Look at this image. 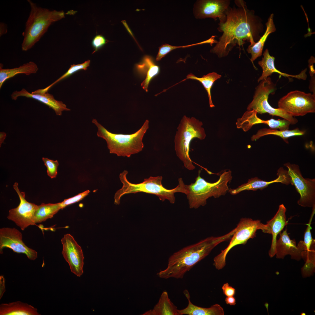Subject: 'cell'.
<instances>
[{"mask_svg":"<svg viewBox=\"0 0 315 315\" xmlns=\"http://www.w3.org/2000/svg\"><path fill=\"white\" fill-rule=\"evenodd\" d=\"M236 6H230L225 19L219 21L218 31L223 33L216 45L210 50L221 58L227 56L237 45L243 48L247 42H257L264 31L262 20L249 9L243 0H235Z\"/></svg>","mask_w":315,"mask_h":315,"instance_id":"cell-1","label":"cell"},{"mask_svg":"<svg viewBox=\"0 0 315 315\" xmlns=\"http://www.w3.org/2000/svg\"><path fill=\"white\" fill-rule=\"evenodd\" d=\"M235 230L222 236L211 237L185 247L174 253L169 258L167 268L157 273L164 279H182L185 274L207 256L217 245L231 238Z\"/></svg>","mask_w":315,"mask_h":315,"instance_id":"cell-2","label":"cell"},{"mask_svg":"<svg viewBox=\"0 0 315 315\" xmlns=\"http://www.w3.org/2000/svg\"><path fill=\"white\" fill-rule=\"evenodd\" d=\"M128 172L125 170L119 175V178L123 186L122 188L116 193L114 197V203L116 205L120 204L121 197L125 194L144 192L154 195L158 196L162 201L168 200L171 204H174L175 198L174 193L180 192L186 195L187 191L186 185L183 182L182 178L178 179V184L175 188L168 189L163 186L162 181V177L161 176H150L145 178L141 183L134 184L129 182L127 178Z\"/></svg>","mask_w":315,"mask_h":315,"instance_id":"cell-3","label":"cell"},{"mask_svg":"<svg viewBox=\"0 0 315 315\" xmlns=\"http://www.w3.org/2000/svg\"><path fill=\"white\" fill-rule=\"evenodd\" d=\"M27 1L30 10L22 33L23 39L21 44L22 49L25 51L31 49L39 41L53 22L65 17L63 10H50L38 6L30 0Z\"/></svg>","mask_w":315,"mask_h":315,"instance_id":"cell-4","label":"cell"},{"mask_svg":"<svg viewBox=\"0 0 315 315\" xmlns=\"http://www.w3.org/2000/svg\"><path fill=\"white\" fill-rule=\"evenodd\" d=\"M92 123L98 128L97 136L105 139L110 153L118 156L130 157L131 155L142 150L144 145L143 137L149 128V121L146 120L141 127L131 134L113 133L104 128L97 120L93 119Z\"/></svg>","mask_w":315,"mask_h":315,"instance_id":"cell-5","label":"cell"},{"mask_svg":"<svg viewBox=\"0 0 315 315\" xmlns=\"http://www.w3.org/2000/svg\"><path fill=\"white\" fill-rule=\"evenodd\" d=\"M200 173L199 170L194 183L186 185V195L190 209H196L205 206L209 197L218 198L225 195L229 189L228 184L232 178L231 171L226 169L223 171L217 181L211 183L202 178Z\"/></svg>","mask_w":315,"mask_h":315,"instance_id":"cell-6","label":"cell"},{"mask_svg":"<svg viewBox=\"0 0 315 315\" xmlns=\"http://www.w3.org/2000/svg\"><path fill=\"white\" fill-rule=\"evenodd\" d=\"M202 122L194 117L184 116L181 120L174 137V149L176 155L184 167L190 170L195 168L189 155L190 145L194 138L203 140L206 134L202 127Z\"/></svg>","mask_w":315,"mask_h":315,"instance_id":"cell-7","label":"cell"},{"mask_svg":"<svg viewBox=\"0 0 315 315\" xmlns=\"http://www.w3.org/2000/svg\"><path fill=\"white\" fill-rule=\"evenodd\" d=\"M260 82L256 88L253 99L248 106L247 110H254L260 114L267 113L287 120L291 125L296 124L298 121L296 118L280 108H273L269 104V95L274 94L276 89L271 78L269 77Z\"/></svg>","mask_w":315,"mask_h":315,"instance_id":"cell-8","label":"cell"},{"mask_svg":"<svg viewBox=\"0 0 315 315\" xmlns=\"http://www.w3.org/2000/svg\"><path fill=\"white\" fill-rule=\"evenodd\" d=\"M263 224L260 221L250 218H242L235 228V232L228 246L214 257V265L218 270L223 268L226 265V258L229 251L239 244H246L248 240L256 237V231L261 230Z\"/></svg>","mask_w":315,"mask_h":315,"instance_id":"cell-9","label":"cell"},{"mask_svg":"<svg viewBox=\"0 0 315 315\" xmlns=\"http://www.w3.org/2000/svg\"><path fill=\"white\" fill-rule=\"evenodd\" d=\"M278 108L293 116L315 112V95L298 90L291 91L281 98Z\"/></svg>","mask_w":315,"mask_h":315,"instance_id":"cell-10","label":"cell"},{"mask_svg":"<svg viewBox=\"0 0 315 315\" xmlns=\"http://www.w3.org/2000/svg\"><path fill=\"white\" fill-rule=\"evenodd\" d=\"M284 165L288 169L290 184L295 186L300 195L298 204L303 207L315 206V179L304 178L297 164L287 162Z\"/></svg>","mask_w":315,"mask_h":315,"instance_id":"cell-11","label":"cell"},{"mask_svg":"<svg viewBox=\"0 0 315 315\" xmlns=\"http://www.w3.org/2000/svg\"><path fill=\"white\" fill-rule=\"evenodd\" d=\"M13 188L18 195L20 203L17 207L9 211L7 218L23 230L29 226L35 224L34 214L38 205L26 200L25 192L20 191L18 183H14Z\"/></svg>","mask_w":315,"mask_h":315,"instance_id":"cell-12","label":"cell"},{"mask_svg":"<svg viewBox=\"0 0 315 315\" xmlns=\"http://www.w3.org/2000/svg\"><path fill=\"white\" fill-rule=\"evenodd\" d=\"M21 233L15 228L4 227L0 229V253L2 254L5 248L11 249L14 252L25 254L32 260L38 257L37 252L27 247L23 242Z\"/></svg>","mask_w":315,"mask_h":315,"instance_id":"cell-13","label":"cell"},{"mask_svg":"<svg viewBox=\"0 0 315 315\" xmlns=\"http://www.w3.org/2000/svg\"><path fill=\"white\" fill-rule=\"evenodd\" d=\"M62 254L68 263L71 272L77 276L83 273L84 256L81 247L70 234H65L61 240Z\"/></svg>","mask_w":315,"mask_h":315,"instance_id":"cell-14","label":"cell"},{"mask_svg":"<svg viewBox=\"0 0 315 315\" xmlns=\"http://www.w3.org/2000/svg\"><path fill=\"white\" fill-rule=\"evenodd\" d=\"M230 0H202L199 1L195 9L196 17L199 19L211 18L219 21L224 20L230 6Z\"/></svg>","mask_w":315,"mask_h":315,"instance_id":"cell-15","label":"cell"},{"mask_svg":"<svg viewBox=\"0 0 315 315\" xmlns=\"http://www.w3.org/2000/svg\"><path fill=\"white\" fill-rule=\"evenodd\" d=\"M286 208L283 204L279 206L278 210L274 217L267 222L266 224H263L262 232L271 234L272 239L270 249L269 251V255L270 258L274 257L276 253V244L277 237L288 224L286 215Z\"/></svg>","mask_w":315,"mask_h":315,"instance_id":"cell-16","label":"cell"},{"mask_svg":"<svg viewBox=\"0 0 315 315\" xmlns=\"http://www.w3.org/2000/svg\"><path fill=\"white\" fill-rule=\"evenodd\" d=\"M277 175L278 176L277 178L269 181H263L256 177L252 178L249 179L246 183L242 184L237 188L229 189L228 192L231 195H235L244 190L255 191L258 189L262 190L270 184L280 182L286 185L290 184L291 179L288 170L281 167L278 170Z\"/></svg>","mask_w":315,"mask_h":315,"instance_id":"cell-17","label":"cell"},{"mask_svg":"<svg viewBox=\"0 0 315 315\" xmlns=\"http://www.w3.org/2000/svg\"><path fill=\"white\" fill-rule=\"evenodd\" d=\"M13 100H16L19 97L22 96L32 98L43 103L52 108L57 115L61 116L63 111H69L70 110L66 107V105L62 102L56 100L53 95L48 92L44 93H30L24 88L20 91H15L11 95Z\"/></svg>","mask_w":315,"mask_h":315,"instance_id":"cell-18","label":"cell"},{"mask_svg":"<svg viewBox=\"0 0 315 315\" xmlns=\"http://www.w3.org/2000/svg\"><path fill=\"white\" fill-rule=\"evenodd\" d=\"M279 234L280 238L277 240L276 244V258L283 259L286 256L289 255L292 259L300 260L302 259V251L296 246L295 240L290 239L287 228Z\"/></svg>","mask_w":315,"mask_h":315,"instance_id":"cell-19","label":"cell"},{"mask_svg":"<svg viewBox=\"0 0 315 315\" xmlns=\"http://www.w3.org/2000/svg\"><path fill=\"white\" fill-rule=\"evenodd\" d=\"M263 55V57L262 60L258 62V64L262 68V71L261 76L258 80V82L266 79L273 73H278L281 76L287 77H291L304 80L306 79V69H304L300 74L296 75H290L283 73L276 68L274 65L275 58L270 55L267 49L265 50Z\"/></svg>","mask_w":315,"mask_h":315,"instance_id":"cell-20","label":"cell"},{"mask_svg":"<svg viewBox=\"0 0 315 315\" xmlns=\"http://www.w3.org/2000/svg\"><path fill=\"white\" fill-rule=\"evenodd\" d=\"M135 66L138 73L141 76H145V79L141 85L147 92L150 81L160 72L159 67L156 64L152 57L147 55L143 57L140 63L136 64Z\"/></svg>","mask_w":315,"mask_h":315,"instance_id":"cell-21","label":"cell"},{"mask_svg":"<svg viewBox=\"0 0 315 315\" xmlns=\"http://www.w3.org/2000/svg\"><path fill=\"white\" fill-rule=\"evenodd\" d=\"M183 293L188 301L187 306L183 309L179 310L180 315H224V311L223 308L219 304H214L209 308H204L193 304L190 300L189 293L187 290H184Z\"/></svg>","mask_w":315,"mask_h":315,"instance_id":"cell-22","label":"cell"},{"mask_svg":"<svg viewBox=\"0 0 315 315\" xmlns=\"http://www.w3.org/2000/svg\"><path fill=\"white\" fill-rule=\"evenodd\" d=\"M0 315H40L37 308L27 303L17 301L0 305Z\"/></svg>","mask_w":315,"mask_h":315,"instance_id":"cell-23","label":"cell"},{"mask_svg":"<svg viewBox=\"0 0 315 315\" xmlns=\"http://www.w3.org/2000/svg\"><path fill=\"white\" fill-rule=\"evenodd\" d=\"M142 315H180L179 309L169 298L167 292L164 291L161 294L158 303L153 309H150Z\"/></svg>","mask_w":315,"mask_h":315,"instance_id":"cell-24","label":"cell"},{"mask_svg":"<svg viewBox=\"0 0 315 315\" xmlns=\"http://www.w3.org/2000/svg\"><path fill=\"white\" fill-rule=\"evenodd\" d=\"M273 17L274 14L272 13L268 18L265 24L266 29L263 35L257 42L250 44L246 49L248 53L251 55L250 60L252 62L262 55L264 45L267 38L271 33L275 32L276 30L273 21Z\"/></svg>","mask_w":315,"mask_h":315,"instance_id":"cell-25","label":"cell"},{"mask_svg":"<svg viewBox=\"0 0 315 315\" xmlns=\"http://www.w3.org/2000/svg\"><path fill=\"white\" fill-rule=\"evenodd\" d=\"M2 64L0 66V88L4 83L7 79L19 74H24L29 75L35 74L38 69L37 65L30 61L17 67L12 69H3Z\"/></svg>","mask_w":315,"mask_h":315,"instance_id":"cell-26","label":"cell"},{"mask_svg":"<svg viewBox=\"0 0 315 315\" xmlns=\"http://www.w3.org/2000/svg\"><path fill=\"white\" fill-rule=\"evenodd\" d=\"M305 133V131L300 130L298 128L293 130L284 131L263 128L258 130L256 134L253 135L251 138V140L252 141H254L264 136L270 135H275L280 137L286 143L288 144V139L289 137L294 136L302 135Z\"/></svg>","mask_w":315,"mask_h":315,"instance_id":"cell-27","label":"cell"},{"mask_svg":"<svg viewBox=\"0 0 315 315\" xmlns=\"http://www.w3.org/2000/svg\"><path fill=\"white\" fill-rule=\"evenodd\" d=\"M62 209L60 202L55 203H42L38 206L34 215L35 224L44 222L52 218Z\"/></svg>","mask_w":315,"mask_h":315,"instance_id":"cell-28","label":"cell"},{"mask_svg":"<svg viewBox=\"0 0 315 315\" xmlns=\"http://www.w3.org/2000/svg\"><path fill=\"white\" fill-rule=\"evenodd\" d=\"M221 77V75L215 72L209 73L201 78L197 77L192 74H190L186 76V78L183 80L181 82L187 79H191L198 80L201 83L207 92L210 107L212 108L214 107L215 106L213 104L212 101L211 89L214 82L220 78Z\"/></svg>","mask_w":315,"mask_h":315,"instance_id":"cell-29","label":"cell"},{"mask_svg":"<svg viewBox=\"0 0 315 315\" xmlns=\"http://www.w3.org/2000/svg\"><path fill=\"white\" fill-rule=\"evenodd\" d=\"M315 248L309 251L302 252L301 257L305 263L301 268L302 276L303 278L312 276L315 272Z\"/></svg>","mask_w":315,"mask_h":315,"instance_id":"cell-30","label":"cell"},{"mask_svg":"<svg viewBox=\"0 0 315 315\" xmlns=\"http://www.w3.org/2000/svg\"><path fill=\"white\" fill-rule=\"evenodd\" d=\"M257 113L254 110H247L241 118L237 119L236 123L237 127L242 129L245 132L249 130L253 125L256 124Z\"/></svg>","mask_w":315,"mask_h":315,"instance_id":"cell-31","label":"cell"},{"mask_svg":"<svg viewBox=\"0 0 315 315\" xmlns=\"http://www.w3.org/2000/svg\"><path fill=\"white\" fill-rule=\"evenodd\" d=\"M90 60H88L82 64L71 65L70 67L66 73L46 88L43 89H39L38 90L39 92L41 93H47L48 90L51 87L61 80L68 77L77 71L80 70H86L87 68L90 66Z\"/></svg>","mask_w":315,"mask_h":315,"instance_id":"cell-32","label":"cell"},{"mask_svg":"<svg viewBox=\"0 0 315 315\" xmlns=\"http://www.w3.org/2000/svg\"><path fill=\"white\" fill-rule=\"evenodd\" d=\"M214 43V40L211 37L209 39L203 42L186 46H176L170 45L167 44H164L162 45L159 47V51L156 56V60L157 61L160 60L162 58L164 57L171 51L176 48H185L206 43H209L211 45Z\"/></svg>","mask_w":315,"mask_h":315,"instance_id":"cell-33","label":"cell"},{"mask_svg":"<svg viewBox=\"0 0 315 315\" xmlns=\"http://www.w3.org/2000/svg\"><path fill=\"white\" fill-rule=\"evenodd\" d=\"M315 206L313 207V211L307 227L304 232V240L303 243L305 248V251H309L313 246H315V239L312 237L311 230L312 229L311 224L313 217L315 213Z\"/></svg>","mask_w":315,"mask_h":315,"instance_id":"cell-34","label":"cell"},{"mask_svg":"<svg viewBox=\"0 0 315 315\" xmlns=\"http://www.w3.org/2000/svg\"><path fill=\"white\" fill-rule=\"evenodd\" d=\"M42 159L46 167L48 175L51 178H55L57 174V168L59 164L58 161L44 157H43Z\"/></svg>","mask_w":315,"mask_h":315,"instance_id":"cell-35","label":"cell"},{"mask_svg":"<svg viewBox=\"0 0 315 315\" xmlns=\"http://www.w3.org/2000/svg\"><path fill=\"white\" fill-rule=\"evenodd\" d=\"M90 192V191L87 190L84 192L80 193L72 197L64 199L63 201L60 202L62 209H63L66 206L70 204L75 203L82 200L87 196Z\"/></svg>","mask_w":315,"mask_h":315,"instance_id":"cell-36","label":"cell"},{"mask_svg":"<svg viewBox=\"0 0 315 315\" xmlns=\"http://www.w3.org/2000/svg\"><path fill=\"white\" fill-rule=\"evenodd\" d=\"M107 40L103 36L97 34L93 38L91 44L94 50L92 53L98 51L107 43Z\"/></svg>","mask_w":315,"mask_h":315,"instance_id":"cell-37","label":"cell"},{"mask_svg":"<svg viewBox=\"0 0 315 315\" xmlns=\"http://www.w3.org/2000/svg\"><path fill=\"white\" fill-rule=\"evenodd\" d=\"M222 289L224 294L226 297L234 296L235 294V289L230 286L228 283L223 285Z\"/></svg>","mask_w":315,"mask_h":315,"instance_id":"cell-38","label":"cell"},{"mask_svg":"<svg viewBox=\"0 0 315 315\" xmlns=\"http://www.w3.org/2000/svg\"><path fill=\"white\" fill-rule=\"evenodd\" d=\"M7 26L5 23L1 22L0 23V37L6 34L7 32Z\"/></svg>","mask_w":315,"mask_h":315,"instance_id":"cell-39","label":"cell"},{"mask_svg":"<svg viewBox=\"0 0 315 315\" xmlns=\"http://www.w3.org/2000/svg\"><path fill=\"white\" fill-rule=\"evenodd\" d=\"M225 301L227 304L230 305H235L236 304V300L234 296L227 297Z\"/></svg>","mask_w":315,"mask_h":315,"instance_id":"cell-40","label":"cell"},{"mask_svg":"<svg viewBox=\"0 0 315 315\" xmlns=\"http://www.w3.org/2000/svg\"><path fill=\"white\" fill-rule=\"evenodd\" d=\"M0 145L3 142L6 136V134L4 132H1L0 134Z\"/></svg>","mask_w":315,"mask_h":315,"instance_id":"cell-41","label":"cell"},{"mask_svg":"<svg viewBox=\"0 0 315 315\" xmlns=\"http://www.w3.org/2000/svg\"><path fill=\"white\" fill-rule=\"evenodd\" d=\"M301 314H302L301 315H306V314H305V313H302Z\"/></svg>","mask_w":315,"mask_h":315,"instance_id":"cell-42","label":"cell"}]
</instances>
